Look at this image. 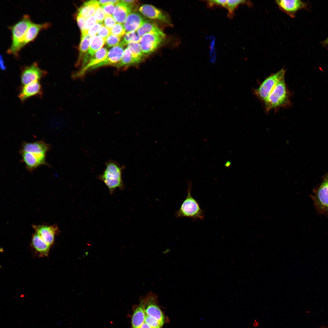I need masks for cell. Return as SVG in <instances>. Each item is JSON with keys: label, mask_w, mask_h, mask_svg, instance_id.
<instances>
[{"label": "cell", "mask_w": 328, "mask_h": 328, "mask_svg": "<svg viewBox=\"0 0 328 328\" xmlns=\"http://www.w3.org/2000/svg\"><path fill=\"white\" fill-rule=\"evenodd\" d=\"M115 5L109 3L101 5V7L104 12L106 15H111L113 14L115 9Z\"/></svg>", "instance_id": "836d02e7"}, {"label": "cell", "mask_w": 328, "mask_h": 328, "mask_svg": "<svg viewBox=\"0 0 328 328\" xmlns=\"http://www.w3.org/2000/svg\"><path fill=\"white\" fill-rule=\"evenodd\" d=\"M77 20L81 32L84 30L86 18L79 15H77Z\"/></svg>", "instance_id": "f35d334b"}, {"label": "cell", "mask_w": 328, "mask_h": 328, "mask_svg": "<svg viewBox=\"0 0 328 328\" xmlns=\"http://www.w3.org/2000/svg\"><path fill=\"white\" fill-rule=\"evenodd\" d=\"M164 38L155 33H146L142 36L139 42L143 54L149 55L155 52L162 43Z\"/></svg>", "instance_id": "9c48e42d"}, {"label": "cell", "mask_w": 328, "mask_h": 328, "mask_svg": "<svg viewBox=\"0 0 328 328\" xmlns=\"http://www.w3.org/2000/svg\"><path fill=\"white\" fill-rule=\"evenodd\" d=\"M252 326L254 328H258L260 326V323L257 319H254L252 324Z\"/></svg>", "instance_id": "b9f144b4"}, {"label": "cell", "mask_w": 328, "mask_h": 328, "mask_svg": "<svg viewBox=\"0 0 328 328\" xmlns=\"http://www.w3.org/2000/svg\"><path fill=\"white\" fill-rule=\"evenodd\" d=\"M289 96L284 78L279 81L268 96L265 104L266 110L268 112L271 110L289 107L291 105Z\"/></svg>", "instance_id": "277c9868"}, {"label": "cell", "mask_w": 328, "mask_h": 328, "mask_svg": "<svg viewBox=\"0 0 328 328\" xmlns=\"http://www.w3.org/2000/svg\"><path fill=\"white\" fill-rule=\"evenodd\" d=\"M120 1L129 5L132 7L136 3V1L134 0H120Z\"/></svg>", "instance_id": "60d3db41"}, {"label": "cell", "mask_w": 328, "mask_h": 328, "mask_svg": "<svg viewBox=\"0 0 328 328\" xmlns=\"http://www.w3.org/2000/svg\"><path fill=\"white\" fill-rule=\"evenodd\" d=\"M140 303L142 305L145 312L149 315L155 318L164 324L166 318L158 305L157 296L152 292H149L140 299Z\"/></svg>", "instance_id": "52a82bcc"}, {"label": "cell", "mask_w": 328, "mask_h": 328, "mask_svg": "<svg viewBox=\"0 0 328 328\" xmlns=\"http://www.w3.org/2000/svg\"><path fill=\"white\" fill-rule=\"evenodd\" d=\"M98 1L92 0L87 1L79 8L77 15L87 18L93 15L97 8L100 6Z\"/></svg>", "instance_id": "603a6c76"}, {"label": "cell", "mask_w": 328, "mask_h": 328, "mask_svg": "<svg viewBox=\"0 0 328 328\" xmlns=\"http://www.w3.org/2000/svg\"><path fill=\"white\" fill-rule=\"evenodd\" d=\"M50 149L49 144L42 141L24 142L19 152L22 162L25 164L27 169L32 172L40 166H48L46 157Z\"/></svg>", "instance_id": "6da1fadb"}, {"label": "cell", "mask_w": 328, "mask_h": 328, "mask_svg": "<svg viewBox=\"0 0 328 328\" xmlns=\"http://www.w3.org/2000/svg\"><path fill=\"white\" fill-rule=\"evenodd\" d=\"M136 32L141 37L145 34L148 33L156 34L164 38L166 36L165 33L159 27L148 20L146 21Z\"/></svg>", "instance_id": "cb8c5ba5"}, {"label": "cell", "mask_w": 328, "mask_h": 328, "mask_svg": "<svg viewBox=\"0 0 328 328\" xmlns=\"http://www.w3.org/2000/svg\"><path fill=\"white\" fill-rule=\"evenodd\" d=\"M227 0H210L207 1V4L209 7L214 6H220L225 8Z\"/></svg>", "instance_id": "d590c367"}, {"label": "cell", "mask_w": 328, "mask_h": 328, "mask_svg": "<svg viewBox=\"0 0 328 328\" xmlns=\"http://www.w3.org/2000/svg\"><path fill=\"white\" fill-rule=\"evenodd\" d=\"M275 2L281 10L292 18L294 17L299 10L307 8L306 3L300 0H278Z\"/></svg>", "instance_id": "8fae6325"}, {"label": "cell", "mask_w": 328, "mask_h": 328, "mask_svg": "<svg viewBox=\"0 0 328 328\" xmlns=\"http://www.w3.org/2000/svg\"><path fill=\"white\" fill-rule=\"evenodd\" d=\"M94 16L97 22H103L106 15L101 6H99L96 10Z\"/></svg>", "instance_id": "d6a6232c"}, {"label": "cell", "mask_w": 328, "mask_h": 328, "mask_svg": "<svg viewBox=\"0 0 328 328\" xmlns=\"http://www.w3.org/2000/svg\"><path fill=\"white\" fill-rule=\"evenodd\" d=\"M231 162L230 161H227L226 162V163H225V166L227 167H229L231 165Z\"/></svg>", "instance_id": "ee69618b"}, {"label": "cell", "mask_w": 328, "mask_h": 328, "mask_svg": "<svg viewBox=\"0 0 328 328\" xmlns=\"http://www.w3.org/2000/svg\"><path fill=\"white\" fill-rule=\"evenodd\" d=\"M103 22H97L87 32V34L90 36H95L101 28L103 26Z\"/></svg>", "instance_id": "e575fe53"}, {"label": "cell", "mask_w": 328, "mask_h": 328, "mask_svg": "<svg viewBox=\"0 0 328 328\" xmlns=\"http://www.w3.org/2000/svg\"><path fill=\"white\" fill-rule=\"evenodd\" d=\"M132 7L120 1L115 5L113 16L116 22L122 23L125 21L128 15L131 12Z\"/></svg>", "instance_id": "ffe728a7"}, {"label": "cell", "mask_w": 328, "mask_h": 328, "mask_svg": "<svg viewBox=\"0 0 328 328\" xmlns=\"http://www.w3.org/2000/svg\"><path fill=\"white\" fill-rule=\"evenodd\" d=\"M134 64L131 53L127 47L124 50L121 60L115 67L117 68H120L122 67H128Z\"/></svg>", "instance_id": "83f0119b"}, {"label": "cell", "mask_w": 328, "mask_h": 328, "mask_svg": "<svg viewBox=\"0 0 328 328\" xmlns=\"http://www.w3.org/2000/svg\"><path fill=\"white\" fill-rule=\"evenodd\" d=\"M120 1L118 0H99L98 2L99 4L101 5L106 4L109 3H111L116 5Z\"/></svg>", "instance_id": "ab89813d"}, {"label": "cell", "mask_w": 328, "mask_h": 328, "mask_svg": "<svg viewBox=\"0 0 328 328\" xmlns=\"http://www.w3.org/2000/svg\"><path fill=\"white\" fill-rule=\"evenodd\" d=\"M97 22L94 15L91 16L86 19L83 31L81 32V35L87 34V32Z\"/></svg>", "instance_id": "1f68e13d"}, {"label": "cell", "mask_w": 328, "mask_h": 328, "mask_svg": "<svg viewBox=\"0 0 328 328\" xmlns=\"http://www.w3.org/2000/svg\"><path fill=\"white\" fill-rule=\"evenodd\" d=\"M121 37L110 34L106 39V46L108 48L119 45Z\"/></svg>", "instance_id": "4dcf8cb0"}, {"label": "cell", "mask_w": 328, "mask_h": 328, "mask_svg": "<svg viewBox=\"0 0 328 328\" xmlns=\"http://www.w3.org/2000/svg\"><path fill=\"white\" fill-rule=\"evenodd\" d=\"M139 10L142 14L149 18L169 23L166 15L159 9L152 5H143L140 7Z\"/></svg>", "instance_id": "d6986e66"}, {"label": "cell", "mask_w": 328, "mask_h": 328, "mask_svg": "<svg viewBox=\"0 0 328 328\" xmlns=\"http://www.w3.org/2000/svg\"><path fill=\"white\" fill-rule=\"evenodd\" d=\"M111 34L121 37L126 31L123 25L121 23L116 24L110 29Z\"/></svg>", "instance_id": "f546056e"}, {"label": "cell", "mask_w": 328, "mask_h": 328, "mask_svg": "<svg viewBox=\"0 0 328 328\" xmlns=\"http://www.w3.org/2000/svg\"><path fill=\"white\" fill-rule=\"evenodd\" d=\"M32 244L36 251L41 255H48L51 246L45 242L36 233L32 237Z\"/></svg>", "instance_id": "44dd1931"}, {"label": "cell", "mask_w": 328, "mask_h": 328, "mask_svg": "<svg viewBox=\"0 0 328 328\" xmlns=\"http://www.w3.org/2000/svg\"><path fill=\"white\" fill-rule=\"evenodd\" d=\"M141 38L136 31L127 32L124 35L119 45L123 46L130 43H139Z\"/></svg>", "instance_id": "f1b7e54d"}, {"label": "cell", "mask_w": 328, "mask_h": 328, "mask_svg": "<svg viewBox=\"0 0 328 328\" xmlns=\"http://www.w3.org/2000/svg\"><path fill=\"white\" fill-rule=\"evenodd\" d=\"M90 36L88 34L81 35L79 46V55L77 64H80L83 57L87 52L89 48L90 39Z\"/></svg>", "instance_id": "4316f807"}, {"label": "cell", "mask_w": 328, "mask_h": 328, "mask_svg": "<svg viewBox=\"0 0 328 328\" xmlns=\"http://www.w3.org/2000/svg\"><path fill=\"white\" fill-rule=\"evenodd\" d=\"M322 43L324 46L328 45V37L325 40L322 42Z\"/></svg>", "instance_id": "7bdbcfd3"}, {"label": "cell", "mask_w": 328, "mask_h": 328, "mask_svg": "<svg viewBox=\"0 0 328 328\" xmlns=\"http://www.w3.org/2000/svg\"><path fill=\"white\" fill-rule=\"evenodd\" d=\"M47 73L41 69L36 62L22 67L21 68L20 80L22 84L26 85L38 81L45 77Z\"/></svg>", "instance_id": "ba28073f"}, {"label": "cell", "mask_w": 328, "mask_h": 328, "mask_svg": "<svg viewBox=\"0 0 328 328\" xmlns=\"http://www.w3.org/2000/svg\"><path fill=\"white\" fill-rule=\"evenodd\" d=\"M285 70L282 68L266 78L259 87L254 90L255 94L264 104L279 81L284 78Z\"/></svg>", "instance_id": "8992f818"}, {"label": "cell", "mask_w": 328, "mask_h": 328, "mask_svg": "<svg viewBox=\"0 0 328 328\" xmlns=\"http://www.w3.org/2000/svg\"><path fill=\"white\" fill-rule=\"evenodd\" d=\"M116 23L115 20L112 15H106L104 22L105 27L110 29Z\"/></svg>", "instance_id": "8d00e7d4"}, {"label": "cell", "mask_w": 328, "mask_h": 328, "mask_svg": "<svg viewBox=\"0 0 328 328\" xmlns=\"http://www.w3.org/2000/svg\"><path fill=\"white\" fill-rule=\"evenodd\" d=\"M105 42L106 39L97 35L94 36L91 38L88 50L80 63L81 64V67L80 69L83 68L87 64L95 53L103 46Z\"/></svg>", "instance_id": "9a60e30c"}, {"label": "cell", "mask_w": 328, "mask_h": 328, "mask_svg": "<svg viewBox=\"0 0 328 328\" xmlns=\"http://www.w3.org/2000/svg\"><path fill=\"white\" fill-rule=\"evenodd\" d=\"M43 94L42 86L38 81H36L22 86L18 97L21 101L23 102L32 97L36 96L41 97Z\"/></svg>", "instance_id": "4fadbf2b"}, {"label": "cell", "mask_w": 328, "mask_h": 328, "mask_svg": "<svg viewBox=\"0 0 328 328\" xmlns=\"http://www.w3.org/2000/svg\"><path fill=\"white\" fill-rule=\"evenodd\" d=\"M314 197L318 208L322 211L328 213V178L321 184Z\"/></svg>", "instance_id": "2e32d148"}, {"label": "cell", "mask_w": 328, "mask_h": 328, "mask_svg": "<svg viewBox=\"0 0 328 328\" xmlns=\"http://www.w3.org/2000/svg\"><path fill=\"white\" fill-rule=\"evenodd\" d=\"M105 47L101 48L98 50L90 59L87 64L83 68L80 69L73 75V77H82L88 71L98 63L104 60L106 57L108 53Z\"/></svg>", "instance_id": "e0dca14e"}, {"label": "cell", "mask_w": 328, "mask_h": 328, "mask_svg": "<svg viewBox=\"0 0 328 328\" xmlns=\"http://www.w3.org/2000/svg\"><path fill=\"white\" fill-rule=\"evenodd\" d=\"M32 226L35 232L50 246L54 242L55 236L60 232L58 227L56 224L50 226L33 225Z\"/></svg>", "instance_id": "30bf717a"}, {"label": "cell", "mask_w": 328, "mask_h": 328, "mask_svg": "<svg viewBox=\"0 0 328 328\" xmlns=\"http://www.w3.org/2000/svg\"><path fill=\"white\" fill-rule=\"evenodd\" d=\"M147 20L139 13L131 12L124 22V26L127 32L135 31Z\"/></svg>", "instance_id": "ac0fdd59"}, {"label": "cell", "mask_w": 328, "mask_h": 328, "mask_svg": "<svg viewBox=\"0 0 328 328\" xmlns=\"http://www.w3.org/2000/svg\"><path fill=\"white\" fill-rule=\"evenodd\" d=\"M124 51L123 47L120 45L113 47L109 50L106 58L92 67L91 70L105 66H115L121 60Z\"/></svg>", "instance_id": "5bb4252c"}, {"label": "cell", "mask_w": 328, "mask_h": 328, "mask_svg": "<svg viewBox=\"0 0 328 328\" xmlns=\"http://www.w3.org/2000/svg\"><path fill=\"white\" fill-rule=\"evenodd\" d=\"M110 34V29L104 25L101 28L97 33L98 36L106 39Z\"/></svg>", "instance_id": "74e56055"}, {"label": "cell", "mask_w": 328, "mask_h": 328, "mask_svg": "<svg viewBox=\"0 0 328 328\" xmlns=\"http://www.w3.org/2000/svg\"><path fill=\"white\" fill-rule=\"evenodd\" d=\"M32 22L28 15H24L22 18L14 25L9 26L12 32V42L7 52L15 57L19 56V44L29 26Z\"/></svg>", "instance_id": "5b68a950"}, {"label": "cell", "mask_w": 328, "mask_h": 328, "mask_svg": "<svg viewBox=\"0 0 328 328\" xmlns=\"http://www.w3.org/2000/svg\"><path fill=\"white\" fill-rule=\"evenodd\" d=\"M51 25V23L49 22L41 23H36L32 22L27 29L19 44L18 47L19 52L25 45L33 40L41 30L48 28Z\"/></svg>", "instance_id": "7c38bea8"}, {"label": "cell", "mask_w": 328, "mask_h": 328, "mask_svg": "<svg viewBox=\"0 0 328 328\" xmlns=\"http://www.w3.org/2000/svg\"><path fill=\"white\" fill-rule=\"evenodd\" d=\"M245 4L249 7L252 6L253 4L250 1L246 0H227L226 8L228 10V16L231 18L233 16L234 10L238 7L241 4Z\"/></svg>", "instance_id": "484cf974"}, {"label": "cell", "mask_w": 328, "mask_h": 328, "mask_svg": "<svg viewBox=\"0 0 328 328\" xmlns=\"http://www.w3.org/2000/svg\"><path fill=\"white\" fill-rule=\"evenodd\" d=\"M187 196L179 208L175 213L176 217H187L193 221L203 220L204 217V210L200 207L198 202L191 195L192 185L191 182L188 183Z\"/></svg>", "instance_id": "3957f363"}, {"label": "cell", "mask_w": 328, "mask_h": 328, "mask_svg": "<svg viewBox=\"0 0 328 328\" xmlns=\"http://www.w3.org/2000/svg\"><path fill=\"white\" fill-rule=\"evenodd\" d=\"M105 165L104 170L97 176V179L104 183L110 194H112L117 189L123 190L125 186L122 179V173L125 166H121L112 160L107 161Z\"/></svg>", "instance_id": "7a4b0ae2"}, {"label": "cell", "mask_w": 328, "mask_h": 328, "mask_svg": "<svg viewBox=\"0 0 328 328\" xmlns=\"http://www.w3.org/2000/svg\"><path fill=\"white\" fill-rule=\"evenodd\" d=\"M145 312L142 305L140 303L133 308L131 317V328H140L144 323Z\"/></svg>", "instance_id": "7402d4cb"}, {"label": "cell", "mask_w": 328, "mask_h": 328, "mask_svg": "<svg viewBox=\"0 0 328 328\" xmlns=\"http://www.w3.org/2000/svg\"><path fill=\"white\" fill-rule=\"evenodd\" d=\"M127 46L131 53L134 64L140 62L144 58V54L139 43H130Z\"/></svg>", "instance_id": "d4e9b609"}]
</instances>
